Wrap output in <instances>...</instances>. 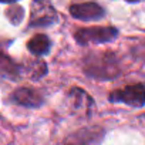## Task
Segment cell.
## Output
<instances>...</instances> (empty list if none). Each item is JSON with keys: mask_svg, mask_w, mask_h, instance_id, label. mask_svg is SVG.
I'll use <instances>...</instances> for the list:
<instances>
[{"mask_svg": "<svg viewBox=\"0 0 145 145\" xmlns=\"http://www.w3.org/2000/svg\"><path fill=\"white\" fill-rule=\"evenodd\" d=\"M84 72L95 80H114L120 76L121 67L117 56L110 51L90 53L84 58Z\"/></svg>", "mask_w": 145, "mask_h": 145, "instance_id": "6da1fadb", "label": "cell"}, {"mask_svg": "<svg viewBox=\"0 0 145 145\" xmlns=\"http://www.w3.org/2000/svg\"><path fill=\"white\" fill-rule=\"evenodd\" d=\"M118 29L112 26H94V27H83L77 29L74 33V40L80 46L87 44H104L111 43L118 37Z\"/></svg>", "mask_w": 145, "mask_h": 145, "instance_id": "7a4b0ae2", "label": "cell"}, {"mask_svg": "<svg viewBox=\"0 0 145 145\" xmlns=\"http://www.w3.org/2000/svg\"><path fill=\"white\" fill-rule=\"evenodd\" d=\"M29 27L43 29L50 27L58 22V13L50 0H33L30 5Z\"/></svg>", "mask_w": 145, "mask_h": 145, "instance_id": "3957f363", "label": "cell"}, {"mask_svg": "<svg viewBox=\"0 0 145 145\" xmlns=\"http://www.w3.org/2000/svg\"><path fill=\"white\" fill-rule=\"evenodd\" d=\"M111 103H121L134 108H142L145 105V88L142 83L127 86L122 90H115L108 95Z\"/></svg>", "mask_w": 145, "mask_h": 145, "instance_id": "277c9868", "label": "cell"}, {"mask_svg": "<svg viewBox=\"0 0 145 145\" xmlns=\"http://www.w3.org/2000/svg\"><path fill=\"white\" fill-rule=\"evenodd\" d=\"M68 105L72 114L81 118H91L94 111V100L88 93H86L80 87H72L67 95Z\"/></svg>", "mask_w": 145, "mask_h": 145, "instance_id": "5b68a950", "label": "cell"}, {"mask_svg": "<svg viewBox=\"0 0 145 145\" xmlns=\"http://www.w3.org/2000/svg\"><path fill=\"white\" fill-rule=\"evenodd\" d=\"M9 101L12 104L26 107V108H39L44 104V95L36 88L22 87V88L14 90L10 94Z\"/></svg>", "mask_w": 145, "mask_h": 145, "instance_id": "8992f818", "label": "cell"}, {"mask_svg": "<svg viewBox=\"0 0 145 145\" xmlns=\"http://www.w3.org/2000/svg\"><path fill=\"white\" fill-rule=\"evenodd\" d=\"M70 14L81 22H97L105 17V10L103 6L94 2L76 3L70 6Z\"/></svg>", "mask_w": 145, "mask_h": 145, "instance_id": "52a82bcc", "label": "cell"}, {"mask_svg": "<svg viewBox=\"0 0 145 145\" xmlns=\"http://www.w3.org/2000/svg\"><path fill=\"white\" fill-rule=\"evenodd\" d=\"M27 50L36 57H43L50 53L51 40L46 34H36L27 41Z\"/></svg>", "mask_w": 145, "mask_h": 145, "instance_id": "ba28073f", "label": "cell"}, {"mask_svg": "<svg viewBox=\"0 0 145 145\" xmlns=\"http://www.w3.org/2000/svg\"><path fill=\"white\" fill-rule=\"evenodd\" d=\"M22 74V67L14 63L3 50H0V76L10 80H17Z\"/></svg>", "mask_w": 145, "mask_h": 145, "instance_id": "9c48e42d", "label": "cell"}, {"mask_svg": "<svg viewBox=\"0 0 145 145\" xmlns=\"http://www.w3.org/2000/svg\"><path fill=\"white\" fill-rule=\"evenodd\" d=\"M22 70L29 76L31 80H40L47 74V64L44 60H33L26 61V64L22 67Z\"/></svg>", "mask_w": 145, "mask_h": 145, "instance_id": "30bf717a", "label": "cell"}, {"mask_svg": "<svg viewBox=\"0 0 145 145\" xmlns=\"http://www.w3.org/2000/svg\"><path fill=\"white\" fill-rule=\"evenodd\" d=\"M77 135H83V138H76L72 142H81V144H91V142H101L104 138V129L95 127V128H84L78 132Z\"/></svg>", "mask_w": 145, "mask_h": 145, "instance_id": "8fae6325", "label": "cell"}, {"mask_svg": "<svg viewBox=\"0 0 145 145\" xmlns=\"http://www.w3.org/2000/svg\"><path fill=\"white\" fill-rule=\"evenodd\" d=\"M5 16L7 17V20L13 26H17V24L22 23V20L24 17V9L22 6H12L5 12Z\"/></svg>", "mask_w": 145, "mask_h": 145, "instance_id": "7c38bea8", "label": "cell"}, {"mask_svg": "<svg viewBox=\"0 0 145 145\" xmlns=\"http://www.w3.org/2000/svg\"><path fill=\"white\" fill-rule=\"evenodd\" d=\"M16 2L17 0H0V3H9V5L10 3H16Z\"/></svg>", "mask_w": 145, "mask_h": 145, "instance_id": "4fadbf2b", "label": "cell"}, {"mask_svg": "<svg viewBox=\"0 0 145 145\" xmlns=\"http://www.w3.org/2000/svg\"><path fill=\"white\" fill-rule=\"evenodd\" d=\"M124 2H127V3H139V2H142V0H124Z\"/></svg>", "mask_w": 145, "mask_h": 145, "instance_id": "5bb4252c", "label": "cell"}]
</instances>
